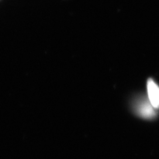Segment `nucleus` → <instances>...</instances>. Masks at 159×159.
<instances>
[{
    "instance_id": "2",
    "label": "nucleus",
    "mask_w": 159,
    "mask_h": 159,
    "mask_svg": "<svg viewBox=\"0 0 159 159\" xmlns=\"http://www.w3.org/2000/svg\"><path fill=\"white\" fill-rule=\"evenodd\" d=\"M155 109L151 105L147 102H141L137 106V111L141 116L146 118L153 117L155 116Z\"/></svg>"
},
{
    "instance_id": "1",
    "label": "nucleus",
    "mask_w": 159,
    "mask_h": 159,
    "mask_svg": "<svg viewBox=\"0 0 159 159\" xmlns=\"http://www.w3.org/2000/svg\"><path fill=\"white\" fill-rule=\"evenodd\" d=\"M147 92L151 105L154 108L159 109V87L151 79L147 82Z\"/></svg>"
}]
</instances>
